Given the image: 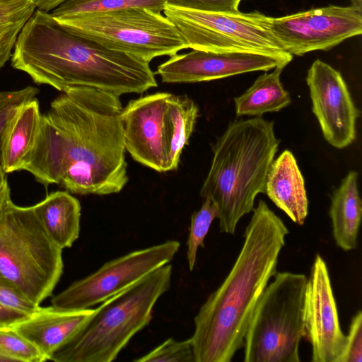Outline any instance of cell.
<instances>
[{"label": "cell", "instance_id": "obj_1", "mask_svg": "<svg viewBox=\"0 0 362 362\" xmlns=\"http://www.w3.org/2000/svg\"><path fill=\"white\" fill-rule=\"evenodd\" d=\"M119 96L69 88L50 103L56 184L86 195L118 193L128 182Z\"/></svg>", "mask_w": 362, "mask_h": 362}, {"label": "cell", "instance_id": "obj_2", "mask_svg": "<svg viewBox=\"0 0 362 362\" xmlns=\"http://www.w3.org/2000/svg\"><path fill=\"white\" fill-rule=\"evenodd\" d=\"M11 62L35 83L61 92L86 87L120 97L158 86L149 62L75 35L38 8L21 31Z\"/></svg>", "mask_w": 362, "mask_h": 362}, {"label": "cell", "instance_id": "obj_3", "mask_svg": "<svg viewBox=\"0 0 362 362\" xmlns=\"http://www.w3.org/2000/svg\"><path fill=\"white\" fill-rule=\"evenodd\" d=\"M288 233L283 221L259 201L234 264L194 318L195 362H230L243 346L257 303L276 273Z\"/></svg>", "mask_w": 362, "mask_h": 362}, {"label": "cell", "instance_id": "obj_4", "mask_svg": "<svg viewBox=\"0 0 362 362\" xmlns=\"http://www.w3.org/2000/svg\"><path fill=\"white\" fill-rule=\"evenodd\" d=\"M279 144L274 122L260 117L233 121L217 139L200 196L216 206L221 232L234 234L257 195L265 194Z\"/></svg>", "mask_w": 362, "mask_h": 362}, {"label": "cell", "instance_id": "obj_5", "mask_svg": "<svg viewBox=\"0 0 362 362\" xmlns=\"http://www.w3.org/2000/svg\"><path fill=\"white\" fill-rule=\"evenodd\" d=\"M173 267L165 264L94 309L75 336L49 360L110 362L146 327L158 299L171 285Z\"/></svg>", "mask_w": 362, "mask_h": 362}, {"label": "cell", "instance_id": "obj_6", "mask_svg": "<svg viewBox=\"0 0 362 362\" xmlns=\"http://www.w3.org/2000/svg\"><path fill=\"white\" fill-rule=\"evenodd\" d=\"M63 267L62 249L47 235L33 206L8 200L0 210V273L39 306L52 295Z\"/></svg>", "mask_w": 362, "mask_h": 362}, {"label": "cell", "instance_id": "obj_7", "mask_svg": "<svg viewBox=\"0 0 362 362\" xmlns=\"http://www.w3.org/2000/svg\"><path fill=\"white\" fill-rule=\"evenodd\" d=\"M308 277L277 272L262 293L244 339L245 362H299Z\"/></svg>", "mask_w": 362, "mask_h": 362}, {"label": "cell", "instance_id": "obj_8", "mask_svg": "<svg viewBox=\"0 0 362 362\" xmlns=\"http://www.w3.org/2000/svg\"><path fill=\"white\" fill-rule=\"evenodd\" d=\"M55 20L75 35L149 63L156 57H170L187 49L175 25L160 12L148 8H128Z\"/></svg>", "mask_w": 362, "mask_h": 362}, {"label": "cell", "instance_id": "obj_9", "mask_svg": "<svg viewBox=\"0 0 362 362\" xmlns=\"http://www.w3.org/2000/svg\"><path fill=\"white\" fill-rule=\"evenodd\" d=\"M163 11L187 48L214 52H253L288 62L293 59L272 35L270 16L260 11L209 12L168 4Z\"/></svg>", "mask_w": 362, "mask_h": 362}, {"label": "cell", "instance_id": "obj_10", "mask_svg": "<svg viewBox=\"0 0 362 362\" xmlns=\"http://www.w3.org/2000/svg\"><path fill=\"white\" fill-rule=\"evenodd\" d=\"M180 247L179 241L170 240L108 261L54 296L51 306L67 310L91 308L170 263Z\"/></svg>", "mask_w": 362, "mask_h": 362}, {"label": "cell", "instance_id": "obj_11", "mask_svg": "<svg viewBox=\"0 0 362 362\" xmlns=\"http://www.w3.org/2000/svg\"><path fill=\"white\" fill-rule=\"evenodd\" d=\"M270 31L291 55L328 51L348 38L362 33V10L354 6L329 5L284 16L270 17Z\"/></svg>", "mask_w": 362, "mask_h": 362}, {"label": "cell", "instance_id": "obj_12", "mask_svg": "<svg viewBox=\"0 0 362 362\" xmlns=\"http://www.w3.org/2000/svg\"><path fill=\"white\" fill-rule=\"evenodd\" d=\"M303 321L312 346V361L338 362L346 343L326 262L316 255L307 279Z\"/></svg>", "mask_w": 362, "mask_h": 362}, {"label": "cell", "instance_id": "obj_13", "mask_svg": "<svg viewBox=\"0 0 362 362\" xmlns=\"http://www.w3.org/2000/svg\"><path fill=\"white\" fill-rule=\"evenodd\" d=\"M306 82L313 112L325 139L337 148L350 145L356 138V122L359 111L341 73L316 59L308 71Z\"/></svg>", "mask_w": 362, "mask_h": 362}, {"label": "cell", "instance_id": "obj_14", "mask_svg": "<svg viewBox=\"0 0 362 362\" xmlns=\"http://www.w3.org/2000/svg\"><path fill=\"white\" fill-rule=\"evenodd\" d=\"M290 62L253 52H214L192 49L175 54L158 66L163 83L209 81L257 71L284 68Z\"/></svg>", "mask_w": 362, "mask_h": 362}, {"label": "cell", "instance_id": "obj_15", "mask_svg": "<svg viewBox=\"0 0 362 362\" xmlns=\"http://www.w3.org/2000/svg\"><path fill=\"white\" fill-rule=\"evenodd\" d=\"M170 95L158 92L132 100L121 114L126 151L136 161L160 173L165 172L163 117Z\"/></svg>", "mask_w": 362, "mask_h": 362}, {"label": "cell", "instance_id": "obj_16", "mask_svg": "<svg viewBox=\"0 0 362 362\" xmlns=\"http://www.w3.org/2000/svg\"><path fill=\"white\" fill-rule=\"evenodd\" d=\"M93 310L39 307L11 328L32 342L49 360L75 336Z\"/></svg>", "mask_w": 362, "mask_h": 362}, {"label": "cell", "instance_id": "obj_17", "mask_svg": "<svg viewBox=\"0 0 362 362\" xmlns=\"http://www.w3.org/2000/svg\"><path fill=\"white\" fill-rule=\"evenodd\" d=\"M265 194L296 223L303 225L308 213L304 178L293 154L285 150L273 160Z\"/></svg>", "mask_w": 362, "mask_h": 362}, {"label": "cell", "instance_id": "obj_18", "mask_svg": "<svg viewBox=\"0 0 362 362\" xmlns=\"http://www.w3.org/2000/svg\"><path fill=\"white\" fill-rule=\"evenodd\" d=\"M49 238L61 249L70 247L80 233L81 204L68 191H57L33 206Z\"/></svg>", "mask_w": 362, "mask_h": 362}, {"label": "cell", "instance_id": "obj_19", "mask_svg": "<svg viewBox=\"0 0 362 362\" xmlns=\"http://www.w3.org/2000/svg\"><path fill=\"white\" fill-rule=\"evenodd\" d=\"M42 115L35 98L20 106L11 118L1 148V165L5 173L22 170L37 136Z\"/></svg>", "mask_w": 362, "mask_h": 362}, {"label": "cell", "instance_id": "obj_20", "mask_svg": "<svg viewBox=\"0 0 362 362\" xmlns=\"http://www.w3.org/2000/svg\"><path fill=\"white\" fill-rule=\"evenodd\" d=\"M358 173L350 171L334 190L329 216L337 245L344 251L356 248L362 215V202L358 190Z\"/></svg>", "mask_w": 362, "mask_h": 362}, {"label": "cell", "instance_id": "obj_21", "mask_svg": "<svg viewBox=\"0 0 362 362\" xmlns=\"http://www.w3.org/2000/svg\"><path fill=\"white\" fill-rule=\"evenodd\" d=\"M199 109L186 95L170 94L163 117V141L165 172L177 169L182 151L188 144Z\"/></svg>", "mask_w": 362, "mask_h": 362}, {"label": "cell", "instance_id": "obj_22", "mask_svg": "<svg viewBox=\"0 0 362 362\" xmlns=\"http://www.w3.org/2000/svg\"><path fill=\"white\" fill-rule=\"evenodd\" d=\"M283 69L277 66L271 73L261 74L246 91L234 98L237 117H261L267 112H278L291 104L290 94L280 81Z\"/></svg>", "mask_w": 362, "mask_h": 362}, {"label": "cell", "instance_id": "obj_23", "mask_svg": "<svg viewBox=\"0 0 362 362\" xmlns=\"http://www.w3.org/2000/svg\"><path fill=\"white\" fill-rule=\"evenodd\" d=\"M36 8V0H0V69L11 59L18 37Z\"/></svg>", "mask_w": 362, "mask_h": 362}, {"label": "cell", "instance_id": "obj_24", "mask_svg": "<svg viewBox=\"0 0 362 362\" xmlns=\"http://www.w3.org/2000/svg\"><path fill=\"white\" fill-rule=\"evenodd\" d=\"M166 0H66L49 13L55 19L80 14L110 11L128 8H148L161 12Z\"/></svg>", "mask_w": 362, "mask_h": 362}, {"label": "cell", "instance_id": "obj_25", "mask_svg": "<svg viewBox=\"0 0 362 362\" xmlns=\"http://www.w3.org/2000/svg\"><path fill=\"white\" fill-rule=\"evenodd\" d=\"M216 218L217 208L209 198H204L201 208L192 214L187 240V259L190 271L194 267L198 248L204 247L205 237L213 221Z\"/></svg>", "mask_w": 362, "mask_h": 362}, {"label": "cell", "instance_id": "obj_26", "mask_svg": "<svg viewBox=\"0 0 362 362\" xmlns=\"http://www.w3.org/2000/svg\"><path fill=\"white\" fill-rule=\"evenodd\" d=\"M0 353L11 361H47L39 349L11 327L0 328Z\"/></svg>", "mask_w": 362, "mask_h": 362}, {"label": "cell", "instance_id": "obj_27", "mask_svg": "<svg viewBox=\"0 0 362 362\" xmlns=\"http://www.w3.org/2000/svg\"><path fill=\"white\" fill-rule=\"evenodd\" d=\"M135 362H195L192 338L177 341L169 338Z\"/></svg>", "mask_w": 362, "mask_h": 362}, {"label": "cell", "instance_id": "obj_28", "mask_svg": "<svg viewBox=\"0 0 362 362\" xmlns=\"http://www.w3.org/2000/svg\"><path fill=\"white\" fill-rule=\"evenodd\" d=\"M39 90L29 86L15 90L0 92V161L1 148L8 125L18 109L25 103L34 99Z\"/></svg>", "mask_w": 362, "mask_h": 362}, {"label": "cell", "instance_id": "obj_29", "mask_svg": "<svg viewBox=\"0 0 362 362\" xmlns=\"http://www.w3.org/2000/svg\"><path fill=\"white\" fill-rule=\"evenodd\" d=\"M0 304L28 315L40 307L28 300L6 277L0 273Z\"/></svg>", "mask_w": 362, "mask_h": 362}, {"label": "cell", "instance_id": "obj_30", "mask_svg": "<svg viewBox=\"0 0 362 362\" xmlns=\"http://www.w3.org/2000/svg\"><path fill=\"white\" fill-rule=\"evenodd\" d=\"M362 361V313L358 311L352 318L346 336L345 349L338 362Z\"/></svg>", "mask_w": 362, "mask_h": 362}, {"label": "cell", "instance_id": "obj_31", "mask_svg": "<svg viewBox=\"0 0 362 362\" xmlns=\"http://www.w3.org/2000/svg\"><path fill=\"white\" fill-rule=\"evenodd\" d=\"M175 6L209 12L237 13L241 0H166Z\"/></svg>", "mask_w": 362, "mask_h": 362}, {"label": "cell", "instance_id": "obj_32", "mask_svg": "<svg viewBox=\"0 0 362 362\" xmlns=\"http://www.w3.org/2000/svg\"><path fill=\"white\" fill-rule=\"evenodd\" d=\"M29 315L0 304V328L12 327Z\"/></svg>", "mask_w": 362, "mask_h": 362}, {"label": "cell", "instance_id": "obj_33", "mask_svg": "<svg viewBox=\"0 0 362 362\" xmlns=\"http://www.w3.org/2000/svg\"><path fill=\"white\" fill-rule=\"evenodd\" d=\"M10 199L11 194L7 174L4 171L1 162L0 161V210Z\"/></svg>", "mask_w": 362, "mask_h": 362}, {"label": "cell", "instance_id": "obj_34", "mask_svg": "<svg viewBox=\"0 0 362 362\" xmlns=\"http://www.w3.org/2000/svg\"><path fill=\"white\" fill-rule=\"evenodd\" d=\"M66 0H36L37 8L50 12Z\"/></svg>", "mask_w": 362, "mask_h": 362}, {"label": "cell", "instance_id": "obj_35", "mask_svg": "<svg viewBox=\"0 0 362 362\" xmlns=\"http://www.w3.org/2000/svg\"><path fill=\"white\" fill-rule=\"evenodd\" d=\"M352 6L362 10V0H350Z\"/></svg>", "mask_w": 362, "mask_h": 362}]
</instances>
